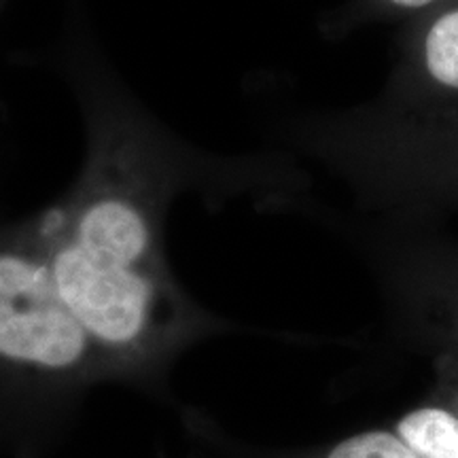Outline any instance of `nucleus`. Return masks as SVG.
<instances>
[{"mask_svg":"<svg viewBox=\"0 0 458 458\" xmlns=\"http://www.w3.org/2000/svg\"><path fill=\"white\" fill-rule=\"evenodd\" d=\"M325 458H425L410 448L397 433L363 431L337 442Z\"/></svg>","mask_w":458,"mask_h":458,"instance_id":"obj_5","label":"nucleus"},{"mask_svg":"<svg viewBox=\"0 0 458 458\" xmlns=\"http://www.w3.org/2000/svg\"><path fill=\"white\" fill-rule=\"evenodd\" d=\"M55 64L81 111L83 162L64 196L26 219L89 340L136 348L164 300L170 206L204 182L213 162L165 130L85 43Z\"/></svg>","mask_w":458,"mask_h":458,"instance_id":"obj_1","label":"nucleus"},{"mask_svg":"<svg viewBox=\"0 0 458 458\" xmlns=\"http://www.w3.org/2000/svg\"><path fill=\"white\" fill-rule=\"evenodd\" d=\"M394 433L425 458H458V416L437 405L410 410Z\"/></svg>","mask_w":458,"mask_h":458,"instance_id":"obj_4","label":"nucleus"},{"mask_svg":"<svg viewBox=\"0 0 458 458\" xmlns=\"http://www.w3.org/2000/svg\"><path fill=\"white\" fill-rule=\"evenodd\" d=\"M89 346L57 293L30 223H0V359L62 371L81 363Z\"/></svg>","mask_w":458,"mask_h":458,"instance_id":"obj_2","label":"nucleus"},{"mask_svg":"<svg viewBox=\"0 0 458 458\" xmlns=\"http://www.w3.org/2000/svg\"><path fill=\"white\" fill-rule=\"evenodd\" d=\"M414 71L427 88L458 96V7L428 24L418 45Z\"/></svg>","mask_w":458,"mask_h":458,"instance_id":"obj_3","label":"nucleus"},{"mask_svg":"<svg viewBox=\"0 0 458 458\" xmlns=\"http://www.w3.org/2000/svg\"><path fill=\"white\" fill-rule=\"evenodd\" d=\"M386 3H391L393 7L399 9H425L431 7L433 3H437V0H386Z\"/></svg>","mask_w":458,"mask_h":458,"instance_id":"obj_6","label":"nucleus"}]
</instances>
